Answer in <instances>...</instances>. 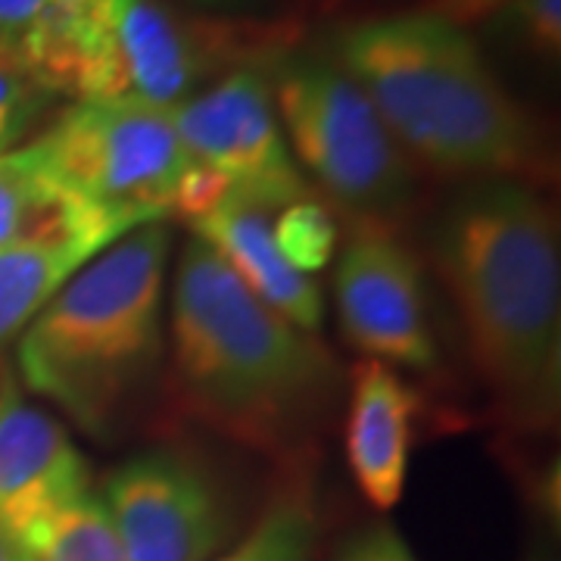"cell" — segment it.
I'll list each match as a JSON object with an SVG mask.
<instances>
[{
	"label": "cell",
	"mask_w": 561,
	"mask_h": 561,
	"mask_svg": "<svg viewBox=\"0 0 561 561\" xmlns=\"http://www.w3.org/2000/svg\"><path fill=\"white\" fill-rule=\"evenodd\" d=\"M437 265L471 359L522 434L561 412V247L556 209L522 181H483L437 231Z\"/></svg>",
	"instance_id": "6da1fadb"
},
{
	"label": "cell",
	"mask_w": 561,
	"mask_h": 561,
	"mask_svg": "<svg viewBox=\"0 0 561 561\" xmlns=\"http://www.w3.org/2000/svg\"><path fill=\"white\" fill-rule=\"evenodd\" d=\"M331 60L356 79L402 153L449 175L518 181L540 135L465 25L434 10L350 22Z\"/></svg>",
	"instance_id": "7a4b0ae2"
},
{
	"label": "cell",
	"mask_w": 561,
	"mask_h": 561,
	"mask_svg": "<svg viewBox=\"0 0 561 561\" xmlns=\"http://www.w3.org/2000/svg\"><path fill=\"white\" fill-rule=\"evenodd\" d=\"M169 337L184 400L243 443L290 437L334 381L328 350L247 290L197 238L179 256Z\"/></svg>",
	"instance_id": "3957f363"
},
{
	"label": "cell",
	"mask_w": 561,
	"mask_h": 561,
	"mask_svg": "<svg viewBox=\"0 0 561 561\" xmlns=\"http://www.w3.org/2000/svg\"><path fill=\"white\" fill-rule=\"evenodd\" d=\"M169 256V221H153L84 262L20 334L22 383L103 434L160 362Z\"/></svg>",
	"instance_id": "277c9868"
},
{
	"label": "cell",
	"mask_w": 561,
	"mask_h": 561,
	"mask_svg": "<svg viewBox=\"0 0 561 561\" xmlns=\"http://www.w3.org/2000/svg\"><path fill=\"white\" fill-rule=\"evenodd\" d=\"M234 38L165 0H47L13 62L50 98L128 101L175 110L238 69Z\"/></svg>",
	"instance_id": "5b68a950"
},
{
	"label": "cell",
	"mask_w": 561,
	"mask_h": 561,
	"mask_svg": "<svg viewBox=\"0 0 561 561\" xmlns=\"http://www.w3.org/2000/svg\"><path fill=\"white\" fill-rule=\"evenodd\" d=\"M268 81L297 165L356 213L400 209L412 191L409 157L356 79L331 57H284Z\"/></svg>",
	"instance_id": "8992f818"
},
{
	"label": "cell",
	"mask_w": 561,
	"mask_h": 561,
	"mask_svg": "<svg viewBox=\"0 0 561 561\" xmlns=\"http://www.w3.org/2000/svg\"><path fill=\"white\" fill-rule=\"evenodd\" d=\"M32 140L76 197L135 228L172 219L197 169L172 110L150 103H69Z\"/></svg>",
	"instance_id": "52a82bcc"
},
{
	"label": "cell",
	"mask_w": 561,
	"mask_h": 561,
	"mask_svg": "<svg viewBox=\"0 0 561 561\" xmlns=\"http://www.w3.org/2000/svg\"><path fill=\"white\" fill-rule=\"evenodd\" d=\"M191 160L231 191L272 209L306 201L309 184L280 131L272 81L256 66H238L172 110Z\"/></svg>",
	"instance_id": "ba28073f"
},
{
	"label": "cell",
	"mask_w": 561,
	"mask_h": 561,
	"mask_svg": "<svg viewBox=\"0 0 561 561\" xmlns=\"http://www.w3.org/2000/svg\"><path fill=\"white\" fill-rule=\"evenodd\" d=\"M125 561H213L231 540L216 481L179 449H144L103 481Z\"/></svg>",
	"instance_id": "9c48e42d"
},
{
	"label": "cell",
	"mask_w": 561,
	"mask_h": 561,
	"mask_svg": "<svg viewBox=\"0 0 561 561\" xmlns=\"http://www.w3.org/2000/svg\"><path fill=\"white\" fill-rule=\"evenodd\" d=\"M334 302L343 337L365 359L415 371L437 365L421 265L387 231L371 228L346 241L334 275Z\"/></svg>",
	"instance_id": "30bf717a"
},
{
	"label": "cell",
	"mask_w": 561,
	"mask_h": 561,
	"mask_svg": "<svg viewBox=\"0 0 561 561\" xmlns=\"http://www.w3.org/2000/svg\"><path fill=\"white\" fill-rule=\"evenodd\" d=\"M91 490L88 461L69 431L25 400L10 375L0 381V527L25 542L44 518Z\"/></svg>",
	"instance_id": "8fae6325"
},
{
	"label": "cell",
	"mask_w": 561,
	"mask_h": 561,
	"mask_svg": "<svg viewBox=\"0 0 561 561\" xmlns=\"http://www.w3.org/2000/svg\"><path fill=\"white\" fill-rule=\"evenodd\" d=\"M275 213L278 209L228 187L219 201L209 203L184 225L194 228L197 241L219 253L221 262L247 284V290H253L265 306H272L300 331L316 334L324 312L321 290L316 280L290 268L280 256L272 234Z\"/></svg>",
	"instance_id": "7c38bea8"
},
{
	"label": "cell",
	"mask_w": 561,
	"mask_h": 561,
	"mask_svg": "<svg viewBox=\"0 0 561 561\" xmlns=\"http://www.w3.org/2000/svg\"><path fill=\"white\" fill-rule=\"evenodd\" d=\"M419 415V390L402 381L397 368L375 359L353 368L346 465L362 496L381 512H390L405 493Z\"/></svg>",
	"instance_id": "4fadbf2b"
},
{
	"label": "cell",
	"mask_w": 561,
	"mask_h": 561,
	"mask_svg": "<svg viewBox=\"0 0 561 561\" xmlns=\"http://www.w3.org/2000/svg\"><path fill=\"white\" fill-rule=\"evenodd\" d=\"M135 225L76 197L62 184L35 140L0 157V250L35 243H110Z\"/></svg>",
	"instance_id": "5bb4252c"
},
{
	"label": "cell",
	"mask_w": 561,
	"mask_h": 561,
	"mask_svg": "<svg viewBox=\"0 0 561 561\" xmlns=\"http://www.w3.org/2000/svg\"><path fill=\"white\" fill-rule=\"evenodd\" d=\"M98 253L103 250L91 243H35L0 250V353L20 341L44 302Z\"/></svg>",
	"instance_id": "9a60e30c"
},
{
	"label": "cell",
	"mask_w": 561,
	"mask_h": 561,
	"mask_svg": "<svg viewBox=\"0 0 561 561\" xmlns=\"http://www.w3.org/2000/svg\"><path fill=\"white\" fill-rule=\"evenodd\" d=\"M22 549L28 561H125L106 505L94 490L44 518Z\"/></svg>",
	"instance_id": "2e32d148"
},
{
	"label": "cell",
	"mask_w": 561,
	"mask_h": 561,
	"mask_svg": "<svg viewBox=\"0 0 561 561\" xmlns=\"http://www.w3.org/2000/svg\"><path fill=\"white\" fill-rule=\"evenodd\" d=\"M316 518L302 502H278L238 546L213 561H312Z\"/></svg>",
	"instance_id": "e0dca14e"
},
{
	"label": "cell",
	"mask_w": 561,
	"mask_h": 561,
	"mask_svg": "<svg viewBox=\"0 0 561 561\" xmlns=\"http://www.w3.org/2000/svg\"><path fill=\"white\" fill-rule=\"evenodd\" d=\"M272 234L287 265L306 278L319 275L321 268L334 260L337 241H341L334 216L328 213V206H321L312 197L278 209L272 219Z\"/></svg>",
	"instance_id": "ac0fdd59"
},
{
	"label": "cell",
	"mask_w": 561,
	"mask_h": 561,
	"mask_svg": "<svg viewBox=\"0 0 561 561\" xmlns=\"http://www.w3.org/2000/svg\"><path fill=\"white\" fill-rule=\"evenodd\" d=\"M54 98L13 60H0V157L22 147Z\"/></svg>",
	"instance_id": "d6986e66"
},
{
	"label": "cell",
	"mask_w": 561,
	"mask_h": 561,
	"mask_svg": "<svg viewBox=\"0 0 561 561\" xmlns=\"http://www.w3.org/2000/svg\"><path fill=\"white\" fill-rule=\"evenodd\" d=\"M508 25L530 54L559 60L561 54V0H512L505 7Z\"/></svg>",
	"instance_id": "ffe728a7"
},
{
	"label": "cell",
	"mask_w": 561,
	"mask_h": 561,
	"mask_svg": "<svg viewBox=\"0 0 561 561\" xmlns=\"http://www.w3.org/2000/svg\"><path fill=\"white\" fill-rule=\"evenodd\" d=\"M341 561H419L412 556L409 542L387 524L368 527L356 540L346 546Z\"/></svg>",
	"instance_id": "44dd1931"
},
{
	"label": "cell",
	"mask_w": 561,
	"mask_h": 561,
	"mask_svg": "<svg viewBox=\"0 0 561 561\" xmlns=\"http://www.w3.org/2000/svg\"><path fill=\"white\" fill-rule=\"evenodd\" d=\"M47 0H0V50L13 57V47L22 32L32 25Z\"/></svg>",
	"instance_id": "7402d4cb"
},
{
	"label": "cell",
	"mask_w": 561,
	"mask_h": 561,
	"mask_svg": "<svg viewBox=\"0 0 561 561\" xmlns=\"http://www.w3.org/2000/svg\"><path fill=\"white\" fill-rule=\"evenodd\" d=\"M512 0H437V7H434V13H440L446 20L459 22H474L486 16V13H496L502 7H508Z\"/></svg>",
	"instance_id": "603a6c76"
},
{
	"label": "cell",
	"mask_w": 561,
	"mask_h": 561,
	"mask_svg": "<svg viewBox=\"0 0 561 561\" xmlns=\"http://www.w3.org/2000/svg\"><path fill=\"white\" fill-rule=\"evenodd\" d=\"M0 561H28V552L0 527Z\"/></svg>",
	"instance_id": "cb8c5ba5"
},
{
	"label": "cell",
	"mask_w": 561,
	"mask_h": 561,
	"mask_svg": "<svg viewBox=\"0 0 561 561\" xmlns=\"http://www.w3.org/2000/svg\"><path fill=\"white\" fill-rule=\"evenodd\" d=\"M184 3H194V7H203V10H225V7H234L241 0H184Z\"/></svg>",
	"instance_id": "d4e9b609"
},
{
	"label": "cell",
	"mask_w": 561,
	"mask_h": 561,
	"mask_svg": "<svg viewBox=\"0 0 561 561\" xmlns=\"http://www.w3.org/2000/svg\"><path fill=\"white\" fill-rule=\"evenodd\" d=\"M0 60H13V57H10V54H3V50H0Z\"/></svg>",
	"instance_id": "484cf974"
}]
</instances>
